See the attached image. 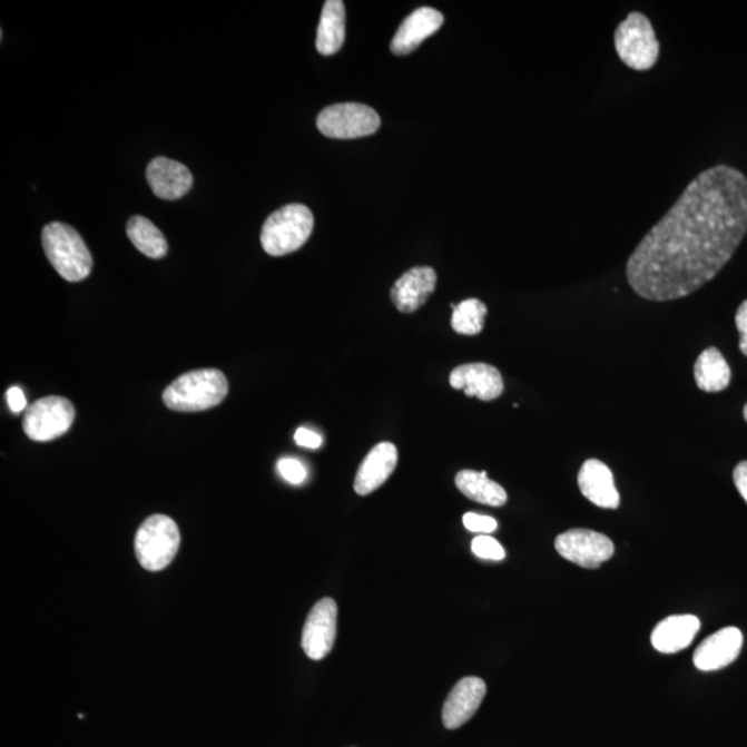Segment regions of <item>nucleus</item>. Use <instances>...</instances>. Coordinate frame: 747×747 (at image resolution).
I'll use <instances>...</instances> for the list:
<instances>
[{
    "instance_id": "28",
    "label": "nucleus",
    "mask_w": 747,
    "mask_h": 747,
    "mask_svg": "<svg viewBox=\"0 0 747 747\" xmlns=\"http://www.w3.org/2000/svg\"><path fill=\"white\" fill-rule=\"evenodd\" d=\"M295 443L301 448L318 449L322 446L323 439L318 433L307 430V427H298L295 432Z\"/></svg>"
},
{
    "instance_id": "8",
    "label": "nucleus",
    "mask_w": 747,
    "mask_h": 747,
    "mask_svg": "<svg viewBox=\"0 0 747 747\" xmlns=\"http://www.w3.org/2000/svg\"><path fill=\"white\" fill-rule=\"evenodd\" d=\"M76 420V409L66 397L39 399L27 409L22 427L33 442H50L65 435Z\"/></svg>"
},
{
    "instance_id": "1",
    "label": "nucleus",
    "mask_w": 747,
    "mask_h": 747,
    "mask_svg": "<svg viewBox=\"0 0 747 747\" xmlns=\"http://www.w3.org/2000/svg\"><path fill=\"white\" fill-rule=\"evenodd\" d=\"M746 233L747 176L715 165L689 181L632 250L627 282L647 301L686 298L723 271Z\"/></svg>"
},
{
    "instance_id": "2",
    "label": "nucleus",
    "mask_w": 747,
    "mask_h": 747,
    "mask_svg": "<svg viewBox=\"0 0 747 747\" xmlns=\"http://www.w3.org/2000/svg\"><path fill=\"white\" fill-rule=\"evenodd\" d=\"M229 393V384L219 370H194L180 375L164 391L165 406L174 412L196 413L218 406Z\"/></svg>"
},
{
    "instance_id": "7",
    "label": "nucleus",
    "mask_w": 747,
    "mask_h": 747,
    "mask_svg": "<svg viewBox=\"0 0 747 747\" xmlns=\"http://www.w3.org/2000/svg\"><path fill=\"white\" fill-rule=\"evenodd\" d=\"M381 119L372 107L358 102H342L318 114L317 128L331 139L366 138L379 130Z\"/></svg>"
},
{
    "instance_id": "32",
    "label": "nucleus",
    "mask_w": 747,
    "mask_h": 747,
    "mask_svg": "<svg viewBox=\"0 0 747 747\" xmlns=\"http://www.w3.org/2000/svg\"><path fill=\"white\" fill-rule=\"evenodd\" d=\"M744 417L747 422V403L745 404V407H744Z\"/></svg>"
},
{
    "instance_id": "24",
    "label": "nucleus",
    "mask_w": 747,
    "mask_h": 747,
    "mask_svg": "<svg viewBox=\"0 0 747 747\" xmlns=\"http://www.w3.org/2000/svg\"><path fill=\"white\" fill-rule=\"evenodd\" d=\"M452 327L455 333L463 335H478L484 327V317L488 307L479 299H466L460 305H452Z\"/></svg>"
},
{
    "instance_id": "4",
    "label": "nucleus",
    "mask_w": 747,
    "mask_h": 747,
    "mask_svg": "<svg viewBox=\"0 0 747 747\" xmlns=\"http://www.w3.org/2000/svg\"><path fill=\"white\" fill-rule=\"evenodd\" d=\"M313 227L315 218L306 205H285L273 213L262 227V247L272 256L293 254L304 247Z\"/></svg>"
},
{
    "instance_id": "6",
    "label": "nucleus",
    "mask_w": 747,
    "mask_h": 747,
    "mask_svg": "<svg viewBox=\"0 0 747 747\" xmlns=\"http://www.w3.org/2000/svg\"><path fill=\"white\" fill-rule=\"evenodd\" d=\"M179 545L178 524L167 515L147 518L136 533V558L141 567L150 572H159L167 568L178 554Z\"/></svg>"
},
{
    "instance_id": "25",
    "label": "nucleus",
    "mask_w": 747,
    "mask_h": 747,
    "mask_svg": "<svg viewBox=\"0 0 747 747\" xmlns=\"http://www.w3.org/2000/svg\"><path fill=\"white\" fill-rule=\"evenodd\" d=\"M471 550L473 554L482 560L503 561L505 551L498 540L482 534L472 540Z\"/></svg>"
},
{
    "instance_id": "22",
    "label": "nucleus",
    "mask_w": 747,
    "mask_h": 747,
    "mask_svg": "<svg viewBox=\"0 0 747 747\" xmlns=\"http://www.w3.org/2000/svg\"><path fill=\"white\" fill-rule=\"evenodd\" d=\"M455 486L465 498L476 501L479 504L503 507L509 500L504 488L494 481H490L488 472L484 471H460L455 475Z\"/></svg>"
},
{
    "instance_id": "15",
    "label": "nucleus",
    "mask_w": 747,
    "mask_h": 747,
    "mask_svg": "<svg viewBox=\"0 0 747 747\" xmlns=\"http://www.w3.org/2000/svg\"><path fill=\"white\" fill-rule=\"evenodd\" d=\"M438 276L432 267H414L393 284L391 298L399 312L413 313L425 304L436 288Z\"/></svg>"
},
{
    "instance_id": "19",
    "label": "nucleus",
    "mask_w": 747,
    "mask_h": 747,
    "mask_svg": "<svg viewBox=\"0 0 747 747\" xmlns=\"http://www.w3.org/2000/svg\"><path fill=\"white\" fill-rule=\"evenodd\" d=\"M700 629V621L694 615H672L655 627L652 646L661 653H677L691 646Z\"/></svg>"
},
{
    "instance_id": "30",
    "label": "nucleus",
    "mask_w": 747,
    "mask_h": 747,
    "mask_svg": "<svg viewBox=\"0 0 747 747\" xmlns=\"http://www.w3.org/2000/svg\"><path fill=\"white\" fill-rule=\"evenodd\" d=\"M6 397H8L11 412L21 413L22 410L27 409V399L21 387L11 386L10 390L6 392Z\"/></svg>"
},
{
    "instance_id": "14",
    "label": "nucleus",
    "mask_w": 747,
    "mask_h": 747,
    "mask_svg": "<svg viewBox=\"0 0 747 747\" xmlns=\"http://www.w3.org/2000/svg\"><path fill=\"white\" fill-rule=\"evenodd\" d=\"M146 178L153 193L168 202L186 196L194 181L186 165L165 157L154 158L147 165Z\"/></svg>"
},
{
    "instance_id": "3",
    "label": "nucleus",
    "mask_w": 747,
    "mask_h": 747,
    "mask_svg": "<svg viewBox=\"0 0 747 747\" xmlns=\"http://www.w3.org/2000/svg\"><path fill=\"white\" fill-rule=\"evenodd\" d=\"M42 245L51 266L70 283L85 281L92 272L94 258L76 229L60 222L45 226Z\"/></svg>"
},
{
    "instance_id": "21",
    "label": "nucleus",
    "mask_w": 747,
    "mask_h": 747,
    "mask_svg": "<svg viewBox=\"0 0 747 747\" xmlns=\"http://www.w3.org/2000/svg\"><path fill=\"white\" fill-rule=\"evenodd\" d=\"M694 374L699 390L704 392H723L731 382V368L717 347H707L700 353Z\"/></svg>"
},
{
    "instance_id": "23",
    "label": "nucleus",
    "mask_w": 747,
    "mask_h": 747,
    "mask_svg": "<svg viewBox=\"0 0 747 747\" xmlns=\"http://www.w3.org/2000/svg\"><path fill=\"white\" fill-rule=\"evenodd\" d=\"M127 234L135 247L148 258L161 259L168 253V243L161 230L142 216H134L129 219Z\"/></svg>"
},
{
    "instance_id": "31",
    "label": "nucleus",
    "mask_w": 747,
    "mask_h": 747,
    "mask_svg": "<svg viewBox=\"0 0 747 747\" xmlns=\"http://www.w3.org/2000/svg\"><path fill=\"white\" fill-rule=\"evenodd\" d=\"M734 483L747 503V461H743L734 470Z\"/></svg>"
},
{
    "instance_id": "5",
    "label": "nucleus",
    "mask_w": 747,
    "mask_h": 747,
    "mask_svg": "<svg viewBox=\"0 0 747 747\" xmlns=\"http://www.w3.org/2000/svg\"><path fill=\"white\" fill-rule=\"evenodd\" d=\"M615 49L623 65L638 72L652 70L658 62L660 43L651 20L640 11H631L616 27Z\"/></svg>"
},
{
    "instance_id": "16",
    "label": "nucleus",
    "mask_w": 747,
    "mask_h": 747,
    "mask_svg": "<svg viewBox=\"0 0 747 747\" xmlns=\"http://www.w3.org/2000/svg\"><path fill=\"white\" fill-rule=\"evenodd\" d=\"M578 482L581 494L592 504L601 509H619L620 494L615 486L613 473L602 461L587 460L580 468Z\"/></svg>"
},
{
    "instance_id": "17",
    "label": "nucleus",
    "mask_w": 747,
    "mask_h": 747,
    "mask_svg": "<svg viewBox=\"0 0 747 747\" xmlns=\"http://www.w3.org/2000/svg\"><path fill=\"white\" fill-rule=\"evenodd\" d=\"M443 14L432 8H421L410 14L399 27L393 37L391 50L393 55L404 56L412 53L425 39L439 31L443 24Z\"/></svg>"
},
{
    "instance_id": "18",
    "label": "nucleus",
    "mask_w": 747,
    "mask_h": 747,
    "mask_svg": "<svg viewBox=\"0 0 747 747\" xmlns=\"http://www.w3.org/2000/svg\"><path fill=\"white\" fill-rule=\"evenodd\" d=\"M397 465V449L391 442L376 444L358 466L355 492L368 495L387 481Z\"/></svg>"
},
{
    "instance_id": "11",
    "label": "nucleus",
    "mask_w": 747,
    "mask_h": 747,
    "mask_svg": "<svg viewBox=\"0 0 747 747\" xmlns=\"http://www.w3.org/2000/svg\"><path fill=\"white\" fill-rule=\"evenodd\" d=\"M486 692V682L479 677H465L455 684L443 705V726L448 729L463 727L475 716Z\"/></svg>"
},
{
    "instance_id": "20",
    "label": "nucleus",
    "mask_w": 747,
    "mask_h": 747,
    "mask_svg": "<svg viewBox=\"0 0 747 747\" xmlns=\"http://www.w3.org/2000/svg\"><path fill=\"white\" fill-rule=\"evenodd\" d=\"M345 20L344 2L328 0L324 3L316 39L318 53L324 56L338 53L345 42Z\"/></svg>"
},
{
    "instance_id": "26",
    "label": "nucleus",
    "mask_w": 747,
    "mask_h": 747,
    "mask_svg": "<svg viewBox=\"0 0 747 747\" xmlns=\"http://www.w3.org/2000/svg\"><path fill=\"white\" fill-rule=\"evenodd\" d=\"M277 470L285 481L291 484H301L306 481L307 471L301 461L295 459H282L277 463Z\"/></svg>"
},
{
    "instance_id": "9",
    "label": "nucleus",
    "mask_w": 747,
    "mask_h": 747,
    "mask_svg": "<svg viewBox=\"0 0 747 747\" xmlns=\"http://www.w3.org/2000/svg\"><path fill=\"white\" fill-rule=\"evenodd\" d=\"M556 550L564 560L586 569L600 568L615 554L612 540L590 529H572L558 535Z\"/></svg>"
},
{
    "instance_id": "27",
    "label": "nucleus",
    "mask_w": 747,
    "mask_h": 747,
    "mask_svg": "<svg viewBox=\"0 0 747 747\" xmlns=\"http://www.w3.org/2000/svg\"><path fill=\"white\" fill-rule=\"evenodd\" d=\"M464 527L470 530V532L489 534L493 533L498 529L499 524L492 517L473 514V512H468L463 518Z\"/></svg>"
},
{
    "instance_id": "29",
    "label": "nucleus",
    "mask_w": 747,
    "mask_h": 747,
    "mask_svg": "<svg viewBox=\"0 0 747 747\" xmlns=\"http://www.w3.org/2000/svg\"><path fill=\"white\" fill-rule=\"evenodd\" d=\"M735 323H737V328L740 334L739 347L743 351L744 355L747 356V299L740 304L738 307L737 316H735Z\"/></svg>"
},
{
    "instance_id": "12",
    "label": "nucleus",
    "mask_w": 747,
    "mask_h": 747,
    "mask_svg": "<svg viewBox=\"0 0 747 747\" xmlns=\"http://www.w3.org/2000/svg\"><path fill=\"white\" fill-rule=\"evenodd\" d=\"M743 647V631L737 627H726L700 643L694 653V665L700 671L721 670L738 659Z\"/></svg>"
},
{
    "instance_id": "10",
    "label": "nucleus",
    "mask_w": 747,
    "mask_h": 747,
    "mask_svg": "<svg viewBox=\"0 0 747 747\" xmlns=\"http://www.w3.org/2000/svg\"><path fill=\"white\" fill-rule=\"evenodd\" d=\"M336 618H338V607L333 598H323L312 608L304 632H302V648L307 658L323 660L333 651Z\"/></svg>"
},
{
    "instance_id": "13",
    "label": "nucleus",
    "mask_w": 747,
    "mask_h": 747,
    "mask_svg": "<svg viewBox=\"0 0 747 747\" xmlns=\"http://www.w3.org/2000/svg\"><path fill=\"white\" fill-rule=\"evenodd\" d=\"M449 381L454 390H463L466 396H475L483 402L494 401L504 391L503 376L486 363L463 364L453 370Z\"/></svg>"
}]
</instances>
